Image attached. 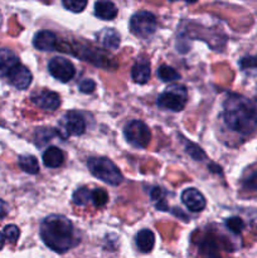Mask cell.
<instances>
[{"mask_svg": "<svg viewBox=\"0 0 257 258\" xmlns=\"http://www.w3.org/2000/svg\"><path fill=\"white\" fill-rule=\"evenodd\" d=\"M222 115L228 128L241 135H249L257 127V106L243 96H227Z\"/></svg>", "mask_w": 257, "mask_h": 258, "instance_id": "cell-1", "label": "cell"}, {"mask_svg": "<svg viewBox=\"0 0 257 258\" xmlns=\"http://www.w3.org/2000/svg\"><path fill=\"white\" fill-rule=\"evenodd\" d=\"M63 130H65L66 136H80L85 133L86 122L82 115L76 111H70L65 115L62 122Z\"/></svg>", "mask_w": 257, "mask_h": 258, "instance_id": "cell-8", "label": "cell"}, {"mask_svg": "<svg viewBox=\"0 0 257 258\" xmlns=\"http://www.w3.org/2000/svg\"><path fill=\"white\" fill-rule=\"evenodd\" d=\"M158 76L160 77L161 81H164V82H173V81H176L180 78V75H179L173 67L166 64H163L159 67Z\"/></svg>", "mask_w": 257, "mask_h": 258, "instance_id": "cell-20", "label": "cell"}, {"mask_svg": "<svg viewBox=\"0 0 257 258\" xmlns=\"http://www.w3.org/2000/svg\"><path fill=\"white\" fill-rule=\"evenodd\" d=\"M55 131L54 130H50V128H39L37 130L35 133V144L39 146L44 145L47 141H49L53 136L55 135Z\"/></svg>", "mask_w": 257, "mask_h": 258, "instance_id": "cell-22", "label": "cell"}, {"mask_svg": "<svg viewBox=\"0 0 257 258\" xmlns=\"http://www.w3.org/2000/svg\"><path fill=\"white\" fill-rule=\"evenodd\" d=\"M95 14L102 20H112L117 15V8L110 0H98L95 4Z\"/></svg>", "mask_w": 257, "mask_h": 258, "instance_id": "cell-15", "label": "cell"}, {"mask_svg": "<svg viewBox=\"0 0 257 258\" xmlns=\"http://www.w3.org/2000/svg\"><path fill=\"white\" fill-rule=\"evenodd\" d=\"M188 101V92L184 86H171L159 95L158 106L164 110L179 112L183 110Z\"/></svg>", "mask_w": 257, "mask_h": 258, "instance_id": "cell-4", "label": "cell"}, {"mask_svg": "<svg viewBox=\"0 0 257 258\" xmlns=\"http://www.w3.org/2000/svg\"><path fill=\"white\" fill-rule=\"evenodd\" d=\"M98 40L103 47L110 48V49H116L120 45V35L115 29H111V28L101 30L98 34Z\"/></svg>", "mask_w": 257, "mask_h": 258, "instance_id": "cell-17", "label": "cell"}, {"mask_svg": "<svg viewBox=\"0 0 257 258\" xmlns=\"http://www.w3.org/2000/svg\"><path fill=\"white\" fill-rule=\"evenodd\" d=\"M4 242H5V236L2 233V232H0V249L4 247Z\"/></svg>", "mask_w": 257, "mask_h": 258, "instance_id": "cell-33", "label": "cell"}, {"mask_svg": "<svg viewBox=\"0 0 257 258\" xmlns=\"http://www.w3.org/2000/svg\"><path fill=\"white\" fill-rule=\"evenodd\" d=\"M65 161V155L60 149L55 148V146H50L43 154V163L48 168H58Z\"/></svg>", "mask_w": 257, "mask_h": 258, "instance_id": "cell-16", "label": "cell"}, {"mask_svg": "<svg viewBox=\"0 0 257 258\" xmlns=\"http://www.w3.org/2000/svg\"><path fill=\"white\" fill-rule=\"evenodd\" d=\"M92 201V191L87 188H81L73 194V203L77 206H87L88 202Z\"/></svg>", "mask_w": 257, "mask_h": 258, "instance_id": "cell-21", "label": "cell"}, {"mask_svg": "<svg viewBox=\"0 0 257 258\" xmlns=\"http://www.w3.org/2000/svg\"><path fill=\"white\" fill-rule=\"evenodd\" d=\"M18 164H19L20 169L28 174H37L38 171H39V164H38V160L32 155L20 156Z\"/></svg>", "mask_w": 257, "mask_h": 258, "instance_id": "cell-19", "label": "cell"}, {"mask_svg": "<svg viewBox=\"0 0 257 258\" xmlns=\"http://www.w3.org/2000/svg\"><path fill=\"white\" fill-rule=\"evenodd\" d=\"M8 213H9V207H8V204L4 201L0 199V219L4 218Z\"/></svg>", "mask_w": 257, "mask_h": 258, "instance_id": "cell-32", "label": "cell"}, {"mask_svg": "<svg viewBox=\"0 0 257 258\" xmlns=\"http://www.w3.org/2000/svg\"><path fill=\"white\" fill-rule=\"evenodd\" d=\"M32 102L39 108L48 111H55L60 105L59 96L52 91H42L33 95Z\"/></svg>", "mask_w": 257, "mask_h": 258, "instance_id": "cell-10", "label": "cell"}, {"mask_svg": "<svg viewBox=\"0 0 257 258\" xmlns=\"http://www.w3.org/2000/svg\"><path fill=\"white\" fill-rule=\"evenodd\" d=\"M164 191L161 190L160 188H154L153 190H151V198H153V201L158 202V204H156V207H158V209H164L165 208V204H164Z\"/></svg>", "mask_w": 257, "mask_h": 258, "instance_id": "cell-29", "label": "cell"}, {"mask_svg": "<svg viewBox=\"0 0 257 258\" xmlns=\"http://www.w3.org/2000/svg\"><path fill=\"white\" fill-rule=\"evenodd\" d=\"M241 68L248 73H257V55H249V57H244L243 59L239 62Z\"/></svg>", "mask_w": 257, "mask_h": 258, "instance_id": "cell-24", "label": "cell"}, {"mask_svg": "<svg viewBox=\"0 0 257 258\" xmlns=\"http://www.w3.org/2000/svg\"><path fill=\"white\" fill-rule=\"evenodd\" d=\"M49 73L60 82H68L75 76L76 70L72 63L65 57H54L48 63Z\"/></svg>", "mask_w": 257, "mask_h": 258, "instance_id": "cell-7", "label": "cell"}, {"mask_svg": "<svg viewBox=\"0 0 257 258\" xmlns=\"http://www.w3.org/2000/svg\"><path fill=\"white\" fill-rule=\"evenodd\" d=\"M66 9L73 13H81L87 7V0H62Z\"/></svg>", "mask_w": 257, "mask_h": 258, "instance_id": "cell-23", "label": "cell"}, {"mask_svg": "<svg viewBox=\"0 0 257 258\" xmlns=\"http://www.w3.org/2000/svg\"><path fill=\"white\" fill-rule=\"evenodd\" d=\"M87 165L92 175H95L100 180L105 181L106 184L116 186L122 181L123 176L121 171L107 158H91L87 161Z\"/></svg>", "mask_w": 257, "mask_h": 258, "instance_id": "cell-3", "label": "cell"}, {"mask_svg": "<svg viewBox=\"0 0 257 258\" xmlns=\"http://www.w3.org/2000/svg\"><path fill=\"white\" fill-rule=\"evenodd\" d=\"M185 150L186 153H188L191 158L196 159V160H202V159H204V156H206V154H204V151L202 150V149H199L198 146L193 145L191 143L186 144Z\"/></svg>", "mask_w": 257, "mask_h": 258, "instance_id": "cell-28", "label": "cell"}, {"mask_svg": "<svg viewBox=\"0 0 257 258\" xmlns=\"http://www.w3.org/2000/svg\"><path fill=\"white\" fill-rule=\"evenodd\" d=\"M4 236L10 243H15L20 236L19 228L17 226H14V224H9V226H7L4 228Z\"/></svg>", "mask_w": 257, "mask_h": 258, "instance_id": "cell-27", "label": "cell"}, {"mask_svg": "<svg viewBox=\"0 0 257 258\" xmlns=\"http://www.w3.org/2000/svg\"><path fill=\"white\" fill-rule=\"evenodd\" d=\"M136 244H138L139 249L141 252L149 253L154 248V244H155V236L149 229H141L139 232L138 237H136Z\"/></svg>", "mask_w": 257, "mask_h": 258, "instance_id": "cell-18", "label": "cell"}, {"mask_svg": "<svg viewBox=\"0 0 257 258\" xmlns=\"http://www.w3.org/2000/svg\"><path fill=\"white\" fill-rule=\"evenodd\" d=\"M243 186L247 190H257V170L252 173L248 178L244 180Z\"/></svg>", "mask_w": 257, "mask_h": 258, "instance_id": "cell-30", "label": "cell"}, {"mask_svg": "<svg viewBox=\"0 0 257 258\" xmlns=\"http://www.w3.org/2000/svg\"><path fill=\"white\" fill-rule=\"evenodd\" d=\"M226 226L231 232H233V233L236 234H239L242 232V229H243L244 224L241 218H238V217H233V218L227 219Z\"/></svg>", "mask_w": 257, "mask_h": 258, "instance_id": "cell-26", "label": "cell"}, {"mask_svg": "<svg viewBox=\"0 0 257 258\" xmlns=\"http://www.w3.org/2000/svg\"><path fill=\"white\" fill-rule=\"evenodd\" d=\"M131 77L139 85H145L150 78V64L146 59H140L133 66Z\"/></svg>", "mask_w": 257, "mask_h": 258, "instance_id": "cell-14", "label": "cell"}, {"mask_svg": "<svg viewBox=\"0 0 257 258\" xmlns=\"http://www.w3.org/2000/svg\"><path fill=\"white\" fill-rule=\"evenodd\" d=\"M158 27L155 15L149 12H139L131 17L130 30L133 34L140 38H148Z\"/></svg>", "mask_w": 257, "mask_h": 258, "instance_id": "cell-5", "label": "cell"}, {"mask_svg": "<svg viewBox=\"0 0 257 258\" xmlns=\"http://www.w3.org/2000/svg\"><path fill=\"white\" fill-rule=\"evenodd\" d=\"M7 77L10 85H13L18 90H25L32 83V73L25 66L20 64V62L10 71Z\"/></svg>", "mask_w": 257, "mask_h": 258, "instance_id": "cell-9", "label": "cell"}, {"mask_svg": "<svg viewBox=\"0 0 257 258\" xmlns=\"http://www.w3.org/2000/svg\"><path fill=\"white\" fill-rule=\"evenodd\" d=\"M125 138L128 143L135 148L144 149L149 145L151 139V133L149 130L148 126L139 120H133L126 125L125 130Z\"/></svg>", "mask_w": 257, "mask_h": 258, "instance_id": "cell-6", "label": "cell"}, {"mask_svg": "<svg viewBox=\"0 0 257 258\" xmlns=\"http://www.w3.org/2000/svg\"><path fill=\"white\" fill-rule=\"evenodd\" d=\"M108 196L106 193V190L103 189H95L92 190V203L95 204L96 207H102L107 203Z\"/></svg>", "mask_w": 257, "mask_h": 258, "instance_id": "cell-25", "label": "cell"}, {"mask_svg": "<svg viewBox=\"0 0 257 258\" xmlns=\"http://www.w3.org/2000/svg\"><path fill=\"white\" fill-rule=\"evenodd\" d=\"M170 2H174V0H170ZM184 2H186V3H196L197 0H184Z\"/></svg>", "mask_w": 257, "mask_h": 258, "instance_id": "cell-34", "label": "cell"}, {"mask_svg": "<svg viewBox=\"0 0 257 258\" xmlns=\"http://www.w3.org/2000/svg\"><path fill=\"white\" fill-rule=\"evenodd\" d=\"M33 44L37 49L44 50V52L54 50L57 49V37L54 33L49 32V30H40L35 34Z\"/></svg>", "mask_w": 257, "mask_h": 258, "instance_id": "cell-12", "label": "cell"}, {"mask_svg": "<svg viewBox=\"0 0 257 258\" xmlns=\"http://www.w3.org/2000/svg\"><path fill=\"white\" fill-rule=\"evenodd\" d=\"M40 237L43 242L58 253L68 251L76 243L72 222L63 216H49L42 222Z\"/></svg>", "mask_w": 257, "mask_h": 258, "instance_id": "cell-2", "label": "cell"}, {"mask_svg": "<svg viewBox=\"0 0 257 258\" xmlns=\"http://www.w3.org/2000/svg\"><path fill=\"white\" fill-rule=\"evenodd\" d=\"M19 63V58L13 50L2 48L0 49V77H7L10 71Z\"/></svg>", "mask_w": 257, "mask_h": 258, "instance_id": "cell-13", "label": "cell"}, {"mask_svg": "<svg viewBox=\"0 0 257 258\" xmlns=\"http://www.w3.org/2000/svg\"><path fill=\"white\" fill-rule=\"evenodd\" d=\"M181 202L190 212L203 211L207 204L203 194L194 188H188L181 193Z\"/></svg>", "mask_w": 257, "mask_h": 258, "instance_id": "cell-11", "label": "cell"}, {"mask_svg": "<svg viewBox=\"0 0 257 258\" xmlns=\"http://www.w3.org/2000/svg\"><path fill=\"white\" fill-rule=\"evenodd\" d=\"M0 24H2V15H0Z\"/></svg>", "mask_w": 257, "mask_h": 258, "instance_id": "cell-35", "label": "cell"}, {"mask_svg": "<svg viewBox=\"0 0 257 258\" xmlns=\"http://www.w3.org/2000/svg\"><path fill=\"white\" fill-rule=\"evenodd\" d=\"M96 90V83L92 80H85L83 82H81L80 85V91L82 93H92Z\"/></svg>", "mask_w": 257, "mask_h": 258, "instance_id": "cell-31", "label": "cell"}]
</instances>
